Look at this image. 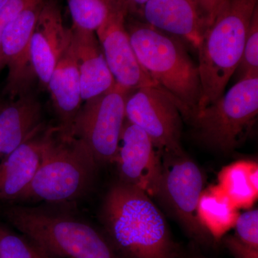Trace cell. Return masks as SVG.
Returning <instances> with one entry per match:
<instances>
[{"label":"cell","instance_id":"obj_1","mask_svg":"<svg viewBox=\"0 0 258 258\" xmlns=\"http://www.w3.org/2000/svg\"><path fill=\"white\" fill-rule=\"evenodd\" d=\"M101 220L113 248L125 258H177L167 222L142 190L116 183L107 193Z\"/></svg>","mask_w":258,"mask_h":258},{"label":"cell","instance_id":"obj_2","mask_svg":"<svg viewBox=\"0 0 258 258\" xmlns=\"http://www.w3.org/2000/svg\"><path fill=\"white\" fill-rule=\"evenodd\" d=\"M139 64L156 85L172 97L190 123L198 112L202 87L198 64L179 37L139 20H125Z\"/></svg>","mask_w":258,"mask_h":258},{"label":"cell","instance_id":"obj_3","mask_svg":"<svg viewBox=\"0 0 258 258\" xmlns=\"http://www.w3.org/2000/svg\"><path fill=\"white\" fill-rule=\"evenodd\" d=\"M97 165L92 152L81 139L60 126L47 128L44 131L41 162L18 200L48 203L76 200L89 189Z\"/></svg>","mask_w":258,"mask_h":258},{"label":"cell","instance_id":"obj_4","mask_svg":"<svg viewBox=\"0 0 258 258\" xmlns=\"http://www.w3.org/2000/svg\"><path fill=\"white\" fill-rule=\"evenodd\" d=\"M258 0H227L197 49L202 95L198 111L225 93L243 51Z\"/></svg>","mask_w":258,"mask_h":258},{"label":"cell","instance_id":"obj_5","mask_svg":"<svg viewBox=\"0 0 258 258\" xmlns=\"http://www.w3.org/2000/svg\"><path fill=\"white\" fill-rule=\"evenodd\" d=\"M5 218L29 240L56 258H119L111 243L91 225L37 208L10 206Z\"/></svg>","mask_w":258,"mask_h":258},{"label":"cell","instance_id":"obj_6","mask_svg":"<svg viewBox=\"0 0 258 258\" xmlns=\"http://www.w3.org/2000/svg\"><path fill=\"white\" fill-rule=\"evenodd\" d=\"M258 114V78L237 81L227 93L200 110L190 124L204 145L221 152L238 147Z\"/></svg>","mask_w":258,"mask_h":258},{"label":"cell","instance_id":"obj_7","mask_svg":"<svg viewBox=\"0 0 258 258\" xmlns=\"http://www.w3.org/2000/svg\"><path fill=\"white\" fill-rule=\"evenodd\" d=\"M163 155L162 173L155 197L188 235L201 243H210L213 239L198 215L199 202L205 189L203 171L184 151Z\"/></svg>","mask_w":258,"mask_h":258},{"label":"cell","instance_id":"obj_8","mask_svg":"<svg viewBox=\"0 0 258 258\" xmlns=\"http://www.w3.org/2000/svg\"><path fill=\"white\" fill-rule=\"evenodd\" d=\"M130 92L115 84L86 101L76 115L73 134L89 148L98 164L116 161Z\"/></svg>","mask_w":258,"mask_h":258},{"label":"cell","instance_id":"obj_9","mask_svg":"<svg viewBox=\"0 0 258 258\" xmlns=\"http://www.w3.org/2000/svg\"><path fill=\"white\" fill-rule=\"evenodd\" d=\"M182 116L176 101L157 87L131 91L125 101V119L137 125L161 154L183 152Z\"/></svg>","mask_w":258,"mask_h":258},{"label":"cell","instance_id":"obj_10","mask_svg":"<svg viewBox=\"0 0 258 258\" xmlns=\"http://www.w3.org/2000/svg\"><path fill=\"white\" fill-rule=\"evenodd\" d=\"M127 15L124 6L117 7L96 31L108 69L116 84L127 91L159 88L137 60L125 25Z\"/></svg>","mask_w":258,"mask_h":258},{"label":"cell","instance_id":"obj_11","mask_svg":"<svg viewBox=\"0 0 258 258\" xmlns=\"http://www.w3.org/2000/svg\"><path fill=\"white\" fill-rule=\"evenodd\" d=\"M43 2L24 10L5 28L2 35L0 70L8 67L4 93L12 99L28 93L30 81L35 76L30 59V40Z\"/></svg>","mask_w":258,"mask_h":258},{"label":"cell","instance_id":"obj_12","mask_svg":"<svg viewBox=\"0 0 258 258\" xmlns=\"http://www.w3.org/2000/svg\"><path fill=\"white\" fill-rule=\"evenodd\" d=\"M160 154L142 128L125 119L115 161L120 181L155 196L162 173Z\"/></svg>","mask_w":258,"mask_h":258},{"label":"cell","instance_id":"obj_13","mask_svg":"<svg viewBox=\"0 0 258 258\" xmlns=\"http://www.w3.org/2000/svg\"><path fill=\"white\" fill-rule=\"evenodd\" d=\"M70 38L71 30L64 27L58 4L44 1L30 40L32 70L42 86L47 87Z\"/></svg>","mask_w":258,"mask_h":258},{"label":"cell","instance_id":"obj_14","mask_svg":"<svg viewBox=\"0 0 258 258\" xmlns=\"http://www.w3.org/2000/svg\"><path fill=\"white\" fill-rule=\"evenodd\" d=\"M71 42L81 80V96L87 101L116 84L102 51L96 32L72 26Z\"/></svg>","mask_w":258,"mask_h":258},{"label":"cell","instance_id":"obj_15","mask_svg":"<svg viewBox=\"0 0 258 258\" xmlns=\"http://www.w3.org/2000/svg\"><path fill=\"white\" fill-rule=\"evenodd\" d=\"M142 17L153 28L198 47L203 27L194 0H149Z\"/></svg>","mask_w":258,"mask_h":258},{"label":"cell","instance_id":"obj_16","mask_svg":"<svg viewBox=\"0 0 258 258\" xmlns=\"http://www.w3.org/2000/svg\"><path fill=\"white\" fill-rule=\"evenodd\" d=\"M47 88L50 91L52 104L60 120L59 126L66 132L73 134V125L83 100L81 80L71 42V35L69 44L51 75Z\"/></svg>","mask_w":258,"mask_h":258},{"label":"cell","instance_id":"obj_17","mask_svg":"<svg viewBox=\"0 0 258 258\" xmlns=\"http://www.w3.org/2000/svg\"><path fill=\"white\" fill-rule=\"evenodd\" d=\"M44 129L27 139L0 164V203L18 200L41 162Z\"/></svg>","mask_w":258,"mask_h":258},{"label":"cell","instance_id":"obj_18","mask_svg":"<svg viewBox=\"0 0 258 258\" xmlns=\"http://www.w3.org/2000/svg\"><path fill=\"white\" fill-rule=\"evenodd\" d=\"M42 128V107L30 93L6 103L0 111V164Z\"/></svg>","mask_w":258,"mask_h":258},{"label":"cell","instance_id":"obj_19","mask_svg":"<svg viewBox=\"0 0 258 258\" xmlns=\"http://www.w3.org/2000/svg\"><path fill=\"white\" fill-rule=\"evenodd\" d=\"M237 210L219 185L209 186L200 197L199 218L213 240L218 241L233 228L239 215Z\"/></svg>","mask_w":258,"mask_h":258},{"label":"cell","instance_id":"obj_20","mask_svg":"<svg viewBox=\"0 0 258 258\" xmlns=\"http://www.w3.org/2000/svg\"><path fill=\"white\" fill-rule=\"evenodd\" d=\"M218 180L219 186L237 209L248 208L257 200V163L240 161L226 166Z\"/></svg>","mask_w":258,"mask_h":258},{"label":"cell","instance_id":"obj_21","mask_svg":"<svg viewBox=\"0 0 258 258\" xmlns=\"http://www.w3.org/2000/svg\"><path fill=\"white\" fill-rule=\"evenodd\" d=\"M73 27L96 32L121 0H67ZM125 7V6H124Z\"/></svg>","mask_w":258,"mask_h":258},{"label":"cell","instance_id":"obj_22","mask_svg":"<svg viewBox=\"0 0 258 258\" xmlns=\"http://www.w3.org/2000/svg\"><path fill=\"white\" fill-rule=\"evenodd\" d=\"M0 258H56L0 225Z\"/></svg>","mask_w":258,"mask_h":258},{"label":"cell","instance_id":"obj_23","mask_svg":"<svg viewBox=\"0 0 258 258\" xmlns=\"http://www.w3.org/2000/svg\"><path fill=\"white\" fill-rule=\"evenodd\" d=\"M233 75L237 82L258 78V8L252 15L242 56Z\"/></svg>","mask_w":258,"mask_h":258},{"label":"cell","instance_id":"obj_24","mask_svg":"<svg viewBox=\"0 0 258 258\" xmlns=\"http://www.w3.org/2000/svg\"><path fill=\"white\" fill-rule=\"evenodd\" d=\"M234 227L236 240L244 246L258 249L257 209L239 214Z\"/></svg>","mask_w":258,"mask_h":258},{"label":"cell","instance_id":"obj_25","mask_svg":"<svg viewBox=\"0 0 258 258\" xmlns=\"http://www.w3.org/2000/svg\"><path fill=\"white\" fill-rule=\"evenodd\" d=\"M43 0H8L0 9V40L5 28L24 10Z\"/></svg>","mask_w":258,"mask_h":258},{"label":"cell","instance_id":"obj_26","mask_svg":"<svg viewBox=\"0 0 258 258\" xmlns=\"http://www.w3.org/2000/svg\"><path fill=\"white\" fill-rule=\"evenodd\" d=\"M202 24L203 32L213 23L227 0H194Z\"/></svg>","mask_w":258,"mask_h":258},{"label":"cell","instance_id":"obj_27","mask_svg":"<svg viewBox=\"0 0 258 258\" xmlns=\"http://www.w3.org/2000/svg\"><path fill=\"white\" fill-rule=\"evenodd\" d=\"M223 243L235 258H258V249L240 244L233 235L224 236Z\"/></svg>","mask_w":258,"mask_h":258},{"label":"cell","instance_id":"obj_28","mask_svg":"<svg viewBox=\"0 0 258 258\" xmlns=\"http://www.w3.org/2000/svg\"><path fill=\"white\" fill-rule=\"evenodd\" d=\"M125 5L128 15L136 14L142 16L144 5L149 0H121Z\"/></svg>","mask_w":258,"mask_h":258},{"label":"cell","instance_id":"obj_29","mask_svg":"<svg viewBox=\"0 0 258 258\" xmlns=\"http://www.w3.org/2000/svg\"><path fill=\"white\" fill-rule=\"evenodd\" d=\"M8 1V0H0V9L4 6L5 3Z\"/></svg>","mask_w":258,"mask_h":258},{"label":"cell","instance_id":"obj_30","mask_svg":"<svg viewBox=\"0 0 258 258\" xmlns=\"http://www.w3.org/2000/svg\"><path fill=\"white\" fill-rule=\"evenodd\" d=\"M6 104V103H4L3 101H2L1 99H0V111H1L2 108L4 107L5 105Z\"/></svg>","mask_w":258,"mask_h":258},{"label":"cell","instance_id":"obj_31","mask_svg":"<svg viewBox=\"0 0 258 258\" xmlns=\"http://www.w3.org/2000/svg\"><path fill=\"white\" fill-rule=\"evenodd\" d=\"M191 258H205V257H201V256H195V257H192Z\"/></svg>","mask_w":258,"mask_h":258}]
</instances>
